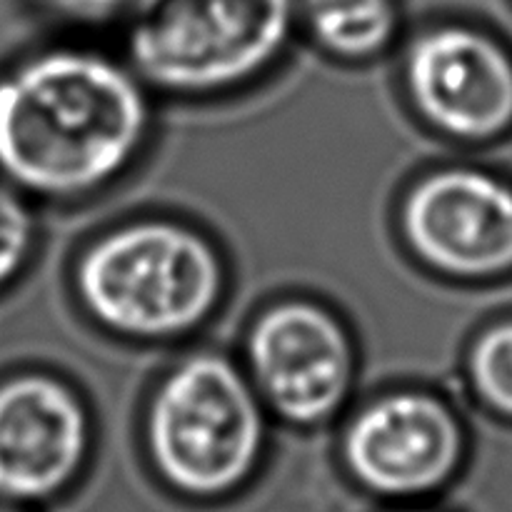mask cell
<instances>
[{
  "instance_id": "cell-12",
  "label": "cell",
  "mask_w": 512,
  "mask_h": 512,
  "mask_svg": "<svg viewBox=\"0 0 512 512\" xmlns=\"http://www.w3.org/2000/svg\"><path fill=\"white\" fill-rule=\"evenodd\" d=\"M38 243L30 198L0 178V293L20 278Z\"/></svg>"
},
{
  "instance_id": "cell-9",
  "label": "cell",
  "mask_w": 512,
  "mask_h": 512,
  "mask_svg": "<svg viewBox=\"0 0 512 512\" xmlns=\"http://www.w3.org/2000/svg\"><path fill=\"white\" fill-rule=\"evenodd\" d=\"M93 420L78 390L48 373L0 380V503L38 505L80 478Z\"/></svg>"
},
{
  "instance_id": "cell-14",
  "label": "cell",
  "mask_w": 512,
  "mask_h": 512,
  "mask_svg": "<svg viewBox=\"0 0 512 512\" xmlns=\"http://www.w3.org/2000/svg\"><path fill=\"white\" fill-rule=\"evenodd\" d=\"M0 512H23V510H18V508H15V505L0 503Z\"/></svg>"
},
{
  "instance_id": "cell-7",
  "label": "cell",
  "mask_w": 512,
  "mask_h": 512,
  "mask_svg": "<svg viewBox=\"0 0 512 512\" xmlns=\"http://www.w3.org/2000/svg\"><path fill=\"white\" fill-rule=\"evenodd\" d=\"M350 480L393 503H420L448 488L468 460L458 410L428 390H395L360 408L343 433Z\"/></svg>"
},
{
  "instance_id": "cell-11",
  "label": "cell",
  "mask_w": 512,
  "mask_h": 512,
  "mask_svg": "<svg viewBox=\"0 0 512 512\" xmlns=\"http://www.w3.org/2000/svg\"><path fill=\"white\" fill-rule=\"evenodd\" d=\"M465 375L475 400L512 425V313L490 320L470 340Z\"/></svg>"
},
{
  "instance_id": "cell-3",
  "label": "cell",
  "mask_w": 512,
  "mask_h": 512,
  "mask_svg": "<svg viewBox=\"0 0 512 512\" xmlns=\"http://www.w3.org/2000/svg\"><path fill=\"white\" fill-rule=\"evenodd\" d=\"M145 448L170 490L190 500H223L263 460L268 408L238 363L218 353L188 355L155 385Z\"/></svg>"
},
{
  "instance_id": "cell-2",
  "label": "cell",
  "mask_w": 512,
  "mask_h": 512,
  "mask_svg": "<svg viewBox=\"0 0 512 512\" xmlns=\"http://www.w3.org/2000/svg\"><path fill=\"white\" fill-rule=\"evenodd\" d=\"M75 293L108 333L133 343H168L213 318L225 293V263L200 230L140 218L83 250Z\"/></svg>"
},
{
  "instance_id": "cell-13",
  "label": "cell",
  "mask_w": 512,
  "mask_h": 512,
  "mask_svg": "<svg viewBox=\"0 0 512 512\" xmlns=\"http://www.w3.org/2000/svg\"><path fill=\"white\" fill-rule=\"evenodd\" d=\"M48 3L58 5L60 10L70 15H80V18H110V15H118V13H128L130 8L138 13L140 5L145 0H48Z\"/></svg>"
},
{
  "instance_id": "cell-5",
  "label": "cell",
  "mask_w": 512,
  "mask_h": 512,
  "mask_svg": "<svg viewBox=\"0 0 512 512\" xmlns=\"http://www.w3.org/2000/svg\"><path fill=\"white\" fill-rule=\"evenodd\" d=\"M245 373L268 413L295 428H318L338 418L353 395L355 340L325 305L278 300L250 325Z\"/></svg>"
},
{
  "instance_id": "cell-1",
  "label": "cell",
  "mask_w": 512,
  "mask_h": 512,
  "mask_svg": "<svg viewBox=\"0 0 512 512\" xmlns=\"http://www.w3.org/2000/svg\"><path fill=\"white\" fill-rule=\"evenodd\" d=\"M153 128L133 65L58 45L0 73V178L25 198L78 200L123 178Z\"/></svg>"
},
{
  "instance_id": "cell-4",
  "label": "cell",
  "mask_w": 512,
  "mask_h": 512,
  "mask_svg": "<svg viewBox=\"0 0 512 512\" xmlns=\"http://www.w3.org/2000/svg\"><path fill=\"white\" fill-rule=\"evenodd\" d=\"M295 20V0H145L130 23L128 63L148 88L220 93L263 75Z\"/></svg>"
},
{
  "instance_id": "cell-10",
  "label": "cell",
  "mask_w": 512,
  "mask_h": 512,
  "mask_svg": "<svg viewBox=\"0 0 512 512\" xmlns=\"http://www.w3.org/2000/svg\"><path fill=\"white\" fill-rule=\"evenodd\" d=\"M298 18L325 53L340 60H373L400 28L395 0H295Z\"/></svg>"
},
{
  "instance_id": "cell-6",
  "label": "cell",
  "mask_w": 512,
  "mask_h": 512,
  "mask_svg": "<svg viewBox=\"0 0 512 512\" xmlns=\"http://www.w3.org/2000/svg\"><path fill=\"white\" fill-rule=\"evenodd\" d=\"M415 260L453 283L512 280V180L478 165L433 170L400 203Z\"/></svg>"
},
{
  "instance_id": "cell-15",
  "label": "cell",
  "mask_w": 512,
  "mask_h": 512,
  "mask_svg": "<svg viewBox=\"0 0 512 512\" xmlns=\"http://www.w3.org/2000/svg\"><path fill=\"white\" fill-rule=\"evenodd\" d=\"M395 512H438V510H425V508H400Z\"/></svg>"
},
{
  "instance_id": "cell-8",
  "label": "cell",
  "mask_w": 512,
  "mask_h": 512,
  "mask_svg": "<svg viewBox=\"0 0 512 512\" xmlns=\"http://www.w3.org/2000/svg\"><path fill=\"white\" fill-rule=\"evenodd\" d=\"M403 80L420 118L453 143L493 145L512 135V48L500 35L435 25L408 48Z\"/></svg>"
}]
</instances>
